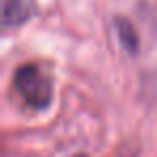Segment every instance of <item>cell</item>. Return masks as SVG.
<instances>
[{
    "mask_svg": "<svg viewBox=\"0 0 157 157\" xmlns=\"http://www.w3.org/2000/svg\"><path fill=\"white\" fill-rule=\"evenodd\" d=\"M13 93L30 110H48L54 99V84L35 63H24L13 71Z\"/></svg>",
    "mask_w": 157,
    "mask_h": 157,
    "instance_id": "6da1fadb",
    "label": "cell"
},
{
    "mask_svg": "<svg viewBox=\"0 0 157 157\" xmlns=\"http://www.w3.org/2000/svg\"><path fill=\"white\" fill-rule=\"evenodd\" d=\"M37 13V0H0V22L5 30L20 28Z\"/></svg>",
    "mask_w": 157,
    "mask_h": 157,
    "instance_id": "7a4b0ae2",
    "label": "cell"
},
{
    "mask_svg": "<svg viewBox=\"0 0 157 157\" xmlns=\"http://www.w3.org/2000/svg\"><path fill=\"white\" fill-rule=\"evenodd\" d=\"M112 26H114L118 45H121L129 56H136L138 50H140V39H138V30L133 28V24H131L127 17H114Z\"/></svg>",
    "mask_w": 157,
    "mask_h": 157,
    "instance_id": "3957f363",
    "label": "cell"
},
{
    "mask_svg": "<svg viewBox=\"0 0 157 157\" xmlns=\"http://www.w3.org/2000/svg\"><path fill=\"white\" fill-rule=\"evenodd\" d=\"M73 157H88V155H73Z\"/></svg>",
    "mask_w": 157,
    "mask_h": 157,
    "instance_id": "277c9868",
    "label": "cell"
}]
</instances>
